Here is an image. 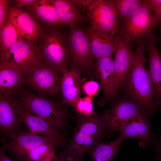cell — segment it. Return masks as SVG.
Segmentation results:
<instances>
[{
	"mask_svg": "<svg viewBox=\"0 0 161 161\" xmlns=\"http://www.w3.org/2000/svg\"><path fill=\"white\" fill-rule=\"evenodd\" d=\"M147 116L144 113L129 120L120 128L119 131L120 134L125 139L132 138L138 139L140 146L143 148H146L155 137V135L151 132Z\"/></svg>",
	"mask_w": 161,
	"mask_h": 161,
	"instance_id": "16",
	"label": "cell"
},
{
	"mask_svg": "<svg viewBox=\"0 0 161 161\" xmlns=\"http://www.w3.org/2000/svg\"><path fill=\"white\" fill-rule=\"evenodd\" d=\"M87 10L90 27L111 38L120 36L121 25L112 0H96Z\"/></svg>",
	"mask_w": 161,
	"mask_h": 161,
	"instance_id": "5",
	"label": "cell"
},
{
	"mask_svg": "<svg viewBox=\"0 0 161 161\" xmlns=\"http://www.w3.org/2000/svg\"><path fill=\"white\" fill-rule=\"evenodd\" d=\"M147 36L146 49L148 55V73L154 89V101L160 110L161 109V53L156 44L158 38L153 32L147 34Z\"/></svg>",
	"mask_w": 161,
	"mask_h": 161,
	"instance_id": "12",
	"label": "cell"
},
{
	"mask_svg": "<svg viewBox=\"0 0 161 161\" xmlns=\"http://www.w3.org/2000/svg\"><path fill=\"white\" fill-rule=\"evenodd\" d=\"M17 100L25 110L42 118L61 133L68 127V114L62 104L27 91L22 92Z\"/></svg>",
	"mask_w": 161,
	"mask_h": 161,
	"instance_id": "4",
	"label": "cell"
},
{
	"mask_svg": "<svg viewBox=\"0 0 161 161\" xmlns=\"http://www.w3.org/2000/svg\"><path fill=\"white\" fill-rule=\"evenodd\" d=\"M119 23L133 14L143 5V0H112Z\"/></svg>",
	"mask_w": 161,
	"mask_h": 161,
	"instance_id": "26",
	"label": "cell"
},
{
	"mask_svg": "<svg viewBox=\"0 0 161 161\" xmlns=\"http://www.w3.org/2000/svg\"><path fill=\"white\" fill-rule=\"evenodd\" d=\"M17 100L11 96L0 95V128L1 133L11 139L21 130L22 124Z\"/></svg>",
	"mask_w": 161,
	"mask_h": 161,
	"instance_id": "13",
	"label": "cell"
},
{
	"mask_svg": "<svg viewBox=\"0 0 161 161\" xmlns=\"http://www.w3.org/2000/svg\"><path fill=\"white\" fill-rule=\"evenodd\" d=\"M57 156V161H83L82 159L66 149Z\"/></svg>",
	"mask_w": 161,
	"mask_h": 161,
	"instance_id": "31",
	"label": "cell"
},
{
	"mask_svg": "<svg viewBox=\"0 0 161 161\" xmlns=\"http://www.w3.org/2000/svg\"><path fill=\"white\" fill-rule=\"evenodd\" d=\"M81 79L79 72L75 68L68 70L62 74L60 88L62 103L75 109L80 98Z\"/></svg>",
	"mask_w": 161,
	"mask_h": 161,
	"instance_id": "21",
	"label": "cell"
},
{
	"mask_svg": "<svg viewBox=\"0 0 161 161\" xmlns=\"http://www.w3.org/2000/svg\"><path fill=\"white\" fill-rule=\"evenodd\" d=\"M124 139L120 134L111 142L101 141L88 153L94 161H112Z\"/></svg>",
	"mask_w": 161,
	"mask_h": 161,
	"instance_id": "24",
	"label": "cell"
},
{
	"mask_svg": "<svg viewBox=\"0 0 161 161\" xmlns=\"http://www.w3.org/2000/svg\"><path fill=\"white\" fill-rule=\"evenodd\" d=\"M147 42V35L136 42L134 59L122 89L124 97L137 103L147 115H150L160 109L154 101V89L145 65L148 61L144 55Z\"/></svg>",
	"mask_w": 161,
	"mask_h": 161,
	"instance_id": "1",
	"label": "cell"
},
{
	"mask_svg": "<svg viewBox=\"0 0 161 161\" xmlns=\"http://www.w3.org/2000/svg\"><path fill=\"white\" fill-rule=\"evenodd\" d=\"M156 148L157 150L159 158L161 159V137L158 141L155 143Z\"/></svg>",
	"mask_w": 161,
	"mask_h": 161,
	"instance_id": "37",
	"label": "cell"
},
{
	"mask_svg": "<svg viewBox=\"0 0 161 161\" xmlns=\"http://www.w3.org/2000/svg\"><path fill=\"white\" fill-rule=\"evenodd\" d=\"M24 39L14 21L9 17L6 24L0 30V52L5 51Z\"/></svg>",
	"mask_w": 161,
	"mask_h": 161,
	"instance_id": "25",
	"label": "cell"
},
{
	"mask_svg": "<svg viewBox=\"0 0 161 161\" xmlns=\"http://www.w3.org/2000/svg\"><path fill=\"white\" fill-rule=\"evenodd\" d=\"M4 150L1 147L0 150V161H15L10 159L6 154Z\"/></svg>",
	"mask_w": 161,
	"mask_h": 161,
	"instance_id": "36",
	"label": "cell"
},
{
	"mask_svg": "<svg viewBox=\"0 0 161 161\" xmlns=\"http://www.w3.org/2000/svg\"><path fill=\"white\" fill-rule=\"evenodd\" d=\"M37 1V0H10L9 6L16 9H20Z\"/></svg>",
	"mask_w": 161,
	"mask_h": 161,
	"instance_id": "32",
	"label": "cell"
},
{
	"mask_svg": "<svg viewBox=\"0 0 161 161\" xmlns=\"http://www.w3.org/2000/svg\"><path fill=\"white\" fill-rule=\"evenodd\" d=\"M132 46L120 36L114 60V84L116 94L122 89L124 78L134 60V54Z\"/></svg>",
	"mask_w": 161,
	"mask_h": 161,
	"instance_id": "18",
	"label": "cell"
},
{
	"mask_svg": "<svg viewBox=\"0 0 161 161\" xmlns=\"http://www.w3.org/2000/svg\"><path fill=\"white\" fill-rule=\"evenodd\" d=\"M144 113L138 104L125 97L114 101L110 108L101 116L106 134L119 131L129 120Z\"/></svg>",
	"mask_w": 161,
	"mask_h": 161,
	"instance_id": "8",
	"label": "cell"
},
{
	"mask_svg": "<svg viewBox=\"0 0 161 161\" xmlns=\"http://www.w3.org/2000/svg\"><path fill=\"white\" fill-rule=\"evenodd\" d=\"M41 161H57V156L55 154Z\"/></svg>",
	"mask_w": 161,
	"mask_h": 161,
	"instance_id": "38",
	"label": "cell"
},
{
	"mask_svg": "<svg viewBox=\"0 0 161 161\" xmlns=\"http://www.w3.org/2000/svg\"><path fill=\"white\" fill-rule=\"evenodd\" d=\"M90 38L92 55L96 60L114 54L120 36L112 38L90 27L86 29Z\"/></svg>",
	"mask_w": 161,
	"mask_h": 161,
	"instance_id": "22",
	"label": "cell"
},
{
	"mask_svg": "<svg viewBox=\"0 0 161 161\" xmlns=\"http://www.w3.org/2000/svg\"><path fill=\"white\" fill-rule=\"evenodd\" d=\"M18 109L21 122L27 127L30 132L57 141L64 147L66 145L67 139L63 133L52 128L42 118L25 110L19 103Z\"/></svg>",
	"mask_w": 161,
	"mask_h": 161,
	"instance_id": "14",
	"label": "cell"
},
{
	"mask_svg": "<svg viewBox=\"0 0 161 161\" xmlns=\"http://www.w3.org/2000/svg\"><path fill=\"white\" fill-rule=\"evenodd\" d=\"M158 30L161 33V24L159 25L158 27Z\"/></svg>",
	"mask_w": 161,
	"mask_h": 161,
	"instance_id": "39",
	"label": "cell"
},
{
	"mask_svg": "<svg viewBox=\"0 0 161 161\" xmlns=\"http://www.w3.org/2000/svg\"><path fill=\"white\" fill-rule=\"evenodd\" d=\"M24 84V76L18 68L0 58V95L11 96Z\"/></svg>",
	"mask_w": 161,
	"mask_h": 161,
	"instance_id": "19",
	"label": "cell"
},
{
	"mask_svg": "<svg viewBox=\"0 0 161 161\" xmlns=\"http://www.w3.org/2000/svg\"><path fill=\"white\" fill-rule=\"evenodd\" d=\"M66 44L65 37L59 29L45 28L38 42L34 43L35 52L39 61L62 74L68 70Z\"/></svg>",
	"mask_w": 161,
	"mask_h": 161,
	"instance_id": "3",
	"label": "cell"
},
{
	"mask_svg": "<svg viewBox=\"0 0 161 161\" xmlns=\"http://www.w3.org/2000/svg\"><path fill=\"white\" fill-rule=\"evenodd\" d=\"M145 1L142 7L124 20L120 25V36L126 43L133 45L140 38L153 32L156 26L154 17Z\"/></svg>",
	"mask_w": 161,
	"mask_h": 161,
	"instance_id": "6",
	"label": "cell"
},
{
	"mask_svg": "<svg viewBox=\"0 0 161 161\" xmlns=\"http://www.w3.org/2000/svg\"><path fill=\"white\" fill-rule=\"evenodd\" d=\"M10 0H0V30L7 22L8 18Z\"/></svg>",
	"mask_w": 161,
	"mask_h": 161,
	"instance_id": "29",
	"label": "cell"
},
{
	"mask_svg": "<svg viewBox=\"0 0 161 161\" xmlns=\"http://www.w3.org/2000/svg\"><path fill=\"white\" fill-rule=\"evenodd\" d=\"M96 0H69L76 7L87 10L95 2Z\"/></svg>",
	"mask_w": 161,
	"mask_h": 161,
	"instance_id": "33",
	"label": "cell"
},
{
	"mask_svg": "<svg viewBox=\"0 0 161 161\" xmlns=\"http://www.w3.org/2000/svg\"><path fill=\"white\" fill-rule=\"evenodd\" d=\"M156 26L161 24V2L154 10Z\"/></svg>",
	"mask_w": 161,
	"mask_h": 161,
	"instance_id": "35",
	"label": "cell"
},
{
	"mask_svg": "<svg viewBox=\"0 0 161 161\" xmlns=\"http://www.w3.org/2000/svg\"><path fill=\"white\" fill-rule=\"evenodd\" d=\"M55 7L64 24L69 27L77 26L83 21V17L76 7L69 0H50Z\"/></svg>",
	"mask_w": 161,
	"mask_h": 161,
	"instance_id": "23",
	"label": "cell"
},
{
	"mask_svg": "<svg viewBox=\"0 0 161 161\" xmlns=\"http://www.w3.org/2000/svg\"><path fill=\"white\" fill-rule=\"evenodd\" d=\"M83 87L85 94L90 97L96 95L99 92L100 88L98 83L92 80L86 82Z\"/></svg>",
	"mask_w": 161,
	"mask_h": 161,
	"instance_id": "30",
	"label": "cell"
},
{
	"mask_svg": "<svg viewBox=\"0 0 161 161\" xmlns=\"http://www.w3.org/2000/svg\"><path fill=\"white\" fill-rule=\"evenodd\" d=\"M9 142L3 141L2 147L9 152L15 161H25L28 153L41 145L53 144L64 147L60 143L47 137L36 135L21 129L14 134Z\"/></svg>",
	"mask_w": 161,
	"mask_h": 161,
	"instance_id": "7",
	"label": "cell"
},
{
	"mask_svg": "<svg viewBox=\"0 0 161 161\" xmlns=\"http://www.w3.org/2000/svg\"><path fill=\"white\" fill-rule=\"evenodd\" d=\"M69 27L68 43L73 61L80 67L88 68L94 58L91 52L89 35L86 29L77 25Z\"/></svg>",
	"mask_w": 161,
	"mask_h": 161,
	"instance_id": "10",
	"label": "cell"
},
{
	"mask_svg": "<svg viewBox=\"0 0 161 161\" xmlns=\"http://www.w3.org/2000/svg\"><path fill=\"white\" fill-rule=\"evenodd\" d=\"M158 41H159L160 42L161 45V38H158Z\"/></svg>",
	"mask_w": 161,
	"mask_h": 161,
	"instance_id": "40",
	"label": "cell"
},
{
	"mask_svg": "<svg viewBox=\"0 0 161 161\" xmlns=\"http://www.w3.org/2000/svg\"><path fill=\"white\" fill-rule=\"evenodd\" d=\"M161 2V0H145V3L151 13L154 11Z\"/></svg>",
	"mask_w": 161,
	"mask_h": 161,
	"instance_id": "34",
	"label": "cell"
},
{
	"mask_svg": "<svg viewBox=\"0 0 161 161\" xmlns=\"http://www.w3.org/2000/svg\"><path fill=\"white\" fill-rule=\"evenodd\" d=\"M8 16L15 22L21 36L26 39L37 43L45 28L32 16L21 9L9 6Z\"/></svg>",
	"mask_w": 161,
	"mask_h": 161,
	"instance_id": "17",
	"label": "cell"
},
{
	"mask_svg": "<svg viewBox=\"0 0 161 161\" xmlns=\"http://www.w3.org/2000/svg\"><path fill=\"white\" fill-rule=\"evenodd\" d=\"M79 115L90 116L95 113L93 110L92 98L89 97L80 98L74 109Z\"/></svg>",
	"mask_w": 161,
	"mask_h": 161,
	"instance_id": "28",
	"label": "cell"
},
{
	"mask_svg": "<svg viewBox=\"0 0 161 161\" xmlns=\"http://www.w3.org/2000/svg\"><path fill=\"white\" fill-rule=\"evenodd\" d=\"M76 126L66 149L80 158L101 142L106 134L101 116L95 113L90 116L78 115Z\"/></svg>",
	"mask_w": 161,
	"mask_h": 161,
	"instance_id": "2",
	"label": "cell"
},
{
	"mask_svg": "<svg viewBox=\"0 0 161 161\" xmlns=\"http://www.w3.org/2000/svg\"><path fill=\"white\" fill-rule=\"evenodd\" d=\"M53 144L39 146L30 151L27 154L25 161H41L55 154V147Z\"/></svg>",
	"mask_w": 161,
	"mask_h": 161,
	"instance_id": "27",
	"label": "cell"
},
{
	"mask_svg": "<svg viewBox=\"0 0 161 161\" xmlns=\"http://www.w3.org/2000/svg\"><path fill=\"white\" fill-rule=\"evenodd\" d=\"M0 58L8 61L19 69L24 76L39 61L35 54L34 42L24 39L0 52Z\"/></svg>",
	"mask_w": 161,
	"mask_h": 161,
	"instance_id": "11",
	"label": "cell"
},
{
	"mask_svg": "<svg viewBox=\"0 0 161 161\" xmlns=\"http://www.w3.org/2000/svg\"><path fill=\"white\" fill-rule=\"evenodd\" d=\"M21 9L30 15L44 28L59 29L65 25L50 0H37Z\"/></svg>",
	"mask_w": 161,
	"mask_h": 161,
	"instance_id": "15",
	"label": "cell"
},
{
	"mask_svg": "<svg viewBox=\"0 0 161 161\" xmlns=\"http://www.w3.org/2000/svg\"><path fill=\"white\" fill-rule=\"evenodd\" d=\"M96 61L95 73L103 89L105 102H113L116 95L114 84V60L111 56Z\"/></svg>",
	"mask_w": 161,
	"mask_h": 161,
	"instance_id": "20",
	"label": "cell"
},
{
	"mask_svg": "<svg viewBox=\"0 0 161 161\" xmlns=\"http://www.w3.org/2000/svg\"><path fill=\"white\" fill-rule=\"evenodd\" d=\"M59 73L49 65L39 61L26 73L25 84L40 93H56L60 88Z\"/></svg>",
	"mask_w": 161,
	"mask_h": 161,
	"instance_id": "9",
	"label": "cell"
}]
</instances>
